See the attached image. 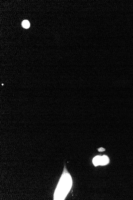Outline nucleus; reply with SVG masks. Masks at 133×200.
Listing matches in <instances>:
<instances>
[{"mask_svg": "<svg viewBox=\"0 0 133 200\" xmlns=\"http://www.w3.org/2000/svg\"><path fill=\"white\" fill-rule=\"evenodd\" d=\"M72 186V179L68 173L63 174L54 195V200H63Z\"/></svg>", "mask_w": 133, "mask_h": 200, "instance_id": "1", "label": "nucleus"}, {"mask_svg": "<svg viewBox=\"0 0 133 200\" xmlns=\"http://www.w3.org/2000/svg\"><path fill=\"white\" fill-rule=\"evenodd\" d=\"M109 162V158L106 155L96 156L94 157L92 160V163L95 166H103L108 164Z\"/></svg>", "mask_w": 133, "mask_h": 200, "instance_id": "2", "label": "nucleus"}, {"mask_svg": "<svg viewBox=\"0 0 133 200\" xmlns=\"http://www.w3.org/2000/svg\"><path fill=\"white\" fill-rule=\"evenodd\" d=\"M22 25L23 27L25 28H29L30 26V24L29 21L27 20H24L22 22Z\"/></svg>", "mask_w": 133, "mask_h": 200, "instance_id": "3", "label": "nucleus"}, {"mask_svg": "<svg viewBox=\"0 0 133 200\" xmlns=\"http://www.w3.org/2000/svg\"><path fill=\"white\" fill-rule=\"evenodd\" d=\"M98 150H99V151L101 152V151H105V149H103V148H100L98 149Z\"/></svg>", "mask_w": 133, "mask_h": 200, "instance_id": "4", "label": "nucleus"}]
</instances>
